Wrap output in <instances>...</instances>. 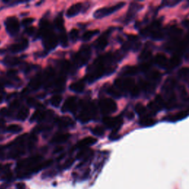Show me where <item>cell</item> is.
Instances as JSON below:
<instances>
[{
  "mask_svg": "<svg viewBox=\"0 0 189 189\" xmlns=\"http://www.w3.org/2000/svg\"><path fill=\"white\" fill-rule=\"evenodd\" d=\"M16 188L17 189H25V186L23 183H19L16 185Z\"/></svg>",
  "mask_w": 189,
  "mask_h": 189,
  "instance_id": "b9f144b4",
  "label": "cell"
},
{
  "mask_svg": "<svg viewBox=\"0 0 189 189\" xmlns=\"http://www.w3.org/2000/svg\"><path fill=\"white\" fill-rule=\"evenodd\" d=\"M61 101H62L61 96L58 95V94H56V95L52 96V98H51L50 103L54 107H59V105L61 104Z\"/></svg>",
  "mask_w": 189,
  "mask_h": 189,
  "instance_id": "484cf974",
  "label": "cell"
},
{
  "mask_svg": "<svg viewBox=\"0 0 189 189\" xmlns=\"http://www.w3.org/2000/svg\"><path fill=\"white\" fill-rule=\"evenodd\" d=\"M156 120L152 118H149L148 116H143L140 120V124L143 126H151L154 125Z\"/></svg>",
  "mask_w": 189,
  "mask_h": 189,
  "instance_id": "44dd1931",
  "label": "cell"
},
{
  "mask_svg": "<svg viewBox=\"0 0 189 189\" xmlns=\"http://www.w3.org/2000/svg\"><path fill=\"white\" fill-rule=\"evenodd\" d=\"M41 160L40 156H35L20 161L16 166L17 174L20 178H25L28 176L37 173L51 163V161L41 162Z\"/></svg>",
  "mask_w": 189,
  "mask_h": 189,
  "instance_id": "6da1fadb",
  "label": "cell"
},
{
  "mask_svg": "<svg viewBox=\"0 0 189 189\" xmlns=\"http://www.w3.org/2000/svg\"><path fill=\"white\" fill-rule=\"evenodd\" d=\"M79 33L77 29H73L70 31V33H69V37H70L71 40L73 41H75L77 40V39H78L79 36Z\"/></svg>",
  "mask_w": 189,
  "mask_h": 189,
  "instance_id": "e575fe53",
  "label": "cell"
},
{
  "mask_svg": "<svg viewBox=\"0 0 189 189\" xmlns=\"http://www.w3.org/2000/svg\"><path fill=\"white\" fill-rule=\"evenodd\" d=\"M72 121L70 120H69V118H64L63 119H61V120L58 121V125L60 126H61V127H67L70 124V123Z\"/></svg>",
  "mask_w": 189,
  "mask_h": 189,
  "instance_id": "d590c367",
  "label": "cell"
},
{
  "mask_svg": "<svg viewBox=\"0 0 189 189\" xmlns=\"http://www.w3.org/2000/svg\"><path fill=\"white\" fill-rule=\"evenodd\" d=\"M135 111L139 115L144 116L145 111H146V109H145V107H143L141 103H137V104L135 106Z\"/></svg>",
  "mask_w": 189,
  "mask_h": 189,
  "instance_id": "4dcf8cb0",
  "label": "cell"
},
{
  "mask_svg": "<svg viewBox=\"0 0 189 189\" xmlns=\"http://www.w3.org/2000/svg\"><path fill=\"white\" fill-rule=\"evenodd\" d=\"M149 78L152 81H158L160 80V78H161V74L159 73L158 71H152L150 73H149Z\"/></svg>",
  "mask_w": 189,
  "mask_h": 189,
  "instance_id": "f1b7e54d",
  "label": "cell"
},
{
  "mask_svg": "<svg viewBox=\"0 0 189 189\" xmlns=\"http://www.w3.org/2000/svg\"><path fill=\"white\" fill-rule=\"evenodd\" d=\"M95 107L92 105L83 106L82 111L80 115V119L82 122H87L95 114Z\"/></svg>",
  "mask_w": 189,
  "mask_h": 189,
  "instance_id": "9c48e42d",
  "label": "cell"
},
{
  "mask_svg": "<svg viewBox=\"0 0 189 189\" xmlns=\"http://www.w3.org/2000/svg\"><path fill=\"white\" fill-rule=\"evenodd\" d=\"M138 71V68L134 67V66H127L124 67L122 70V74L126 76H132L135 75Z\"/></svg>",
  "mask_w": 189,
  "mask_h": 189,
  "instance_id": "d6986e66",
  "label": "cell"
},
{
  "mask_svg": "<svg viewBox=\"0 0 189 189\" xmlns=\"http://www.w3.org/2000/svg\"><path fill=\"white\" fill-rule=\"evenodd\" d=\"M92 133L96 136H102L104 135V128L101 126H97L92 130Z\"/></svg>",
  "mask_w": 189,
  "mask_h": 189,
  "instance_id": "1f68e13d",
  "label": "cell"
},
{
  "mask_svg": "<svg viewBox=\"0 0 189 189\" xmlns=\"http://www.w3.org/2000/svg\"><path fill=\"white\" fill-rule=\"evenodd\" d=\"M149 68H150V64H147V63H144L140 66L139 69H140V70H141L143 72H146V71H149Z\"/></svg>",
  "mask_w": 189,
  "mask_h": 189,
  "instance_id": "74e56055",
  "label": "cell"
},
{
  "mask_svg": "<svg viewBox=\"0 0 189 189\" xmlns=\"http://www.w3.org/2000/svg\"><path fill=\"white\" fill-rule=\"evenodd\" d=\"M43 37L44 39V45L48 50H52L58 44V39L56 36L55 35L53 32L50 31V33H47Z\"/></svg>",
  "mask_w": 189,
  "mask_h": 189,
  "instance_id": "ba28073f",
  "label": "cell"
},
{
  "mask_svg": "<svg viewBox=\"0 0 189 189\" xmlns=\"http://www.w3.org/2000/svg\"><path fill=\"white\" fill-rule=\"evenodd\" d=\"M125 5L124 2H120L118 4H117L116 5H114V6H111V7H102V8L98 9L94 12V17L96 19H101L103 18V17L109 16L113 13H115V11L120 10L121 7H124V5Z\"/></svg>",
  "mask_w": 189,
  "mask_h": 189,
  "instance_id": "277c9868",
  "label": "cell"
},
{
  "mask_svg": "<svg viewBox=\"0 0 189 189\" xmlns=\"http://www.w3.org/2000/svg\"><path fill=\"white\" fill-rule=\"evenodd\" d=\"M108 92L111 94V95L114 96V97L118 98V97H120V92H119L118 90L116 87H115H115L109 88Z\"/></svg>",
  "mask_w": 189,
  "mask_h": 189,
  "instance_id": "8d00e7d4",
  "label": "cell"
},
{
  "mask_svg": "<svg viewBox=\"0 0 189 189\" xmlns=\"http://www.w3.org/2000/svg\"><path fill=\"white\" fill-rule=\"evenodd\" d=\"M0 189H5V188H0Z\"/></svg>",
  "mask_w": 189,
  "mask_h": 189,
  "instance_id": "ee69618b",
  "label": "cell"
},
{
  "mask_svg": "<svg viewBox=\"0 0 189 189\" xmlns=\"http://www.w3.org/2000/svg\"><path fill=\"white\" fill-rule=\"evenodd\" d=\"M107 44H108V36L105 33L98 38L96 41L95 47L97 50H103L107 46Z\"/></svg>",
  "mask_w": 189,
  "mask_h": 189,
  "instance_id": "4fadbf2b",
  "label": "cell"
},
{
  "mask_svg": "<svg viewBox=\"0 0 189 189\" xmlns=\"http://www.w3.org/2000/svg\"><path fill=\"white\" fill-rule=\"evenodd\" d=\"M34 30H35V28L33 27H30L26 29V33L27 34H29V35H32L34 33Z\"/></svg>",
  "mask_w": 189,
  "mask_h": 189,
  "instance_id": "60d3db41",
  "label": "cell"
},
{
  "mask_svg": "<svg viewBox=\"0 0 189 189\" xmlns=\"http://www.w3.org/2000/svg\"><path fill=\"white\" fill-rule=\"evenodd\" d=\"M84 82L82 81H76V82L73 83L70 86H69V88L72 91L75 92H81L84 90Z\"/></svg>",
  "mask_w": 189,
  "mask_h": 189,
  "instance_id": "e0dca14e",
  "label": "cell"
},
{
  "mask_svg": "<svg viewBox=\"0 0 189 189\" xmlns=\"http://www.w3.org/2000/svg\"><path fill=\"white\" fill-rule=\"evenodd\" d=\"M18 63H19V60H17V58H9L8 64L14 65V64H16Z\"/></svg>",
  "mask_w": 189,
  "mask_h": 189,
  "instance_id": "ab89813d",
  "label": "cell"
},
{
  "mask_svg": "<svg viewBox=\"0 0 189 189\" xmlns=\"http://www.w3.org/2000/svg\"><path fill=\"white\" fill-rule=\"evenodd\" d=\"M41 84V79L40 77H36V78L33 79L31 82V84H30L31 88L35 90H38V89L40 87Z\"/></svg>",
  "mask_w": 189,
  "mask_h": 189,
  "instance_id": "4316f807",
  "label": "cell"
},
{
  "mask_svg": "<svg viewBox=\"0 0 189 189\" xmlns=\"http://www.w3.org/2000/svg\"><path fill=\"white\" fill-rule=\"evenodd\" d=\"M154 64H157V65L160 66L161 67H167L168 65V61L167 58L165 55L161 54V53H158L157 54L154 58Z\"/></svg>",
  "mask_w": 189,
  "mask_h": 189,
  "instance_id": "7c38bea8",
  "label": "cell"
},
{
  "mask_svg": "<svg viewBox=\"0 0 189 189\" xmlns=\"http://www.w3.org/2000/svg\"><path fill=\"white\" fill-rule=\"evenodd\" d=\"M178 75L180 78L186 81H189V68L185 67L179 69Z\"/></svg>",
  "mask_w": 189,
  "mask_h": 189,
  "instance_id": "603a6c76",
  "label": "cell"
},
{
  "mask_svg": "<svg viewBox=\"0 0 189 189\" xmlns=\"http://www.w3.org/2000/svg\"><path fill=\"white\" fill-rule=\"evenodd\" d=\"M115 87L118 90H123V91L131 92V90L134 88L135 81L131 77H126L124 78H118L115 81Z\"/></svg>",
  "mask_w": 189,
  "mask_h": 189,
  "instance_id": "5b68a950",
  "label": "cell"
},
{
  "mask_svg": "<svg viewBox=\"0 0 189 189\" xmlns=\"http://www.w3.org/2000/svg\"><path fill=\"white\" fill-rule=\"evenodd\" d=\"M98 33H99L98 30H92V31H86V33H84V35L82 36V40L84 41H87L90 40L92 38H93L94 36L97 35Z\"/></svg>",
  "mask_w": 189,
  "mask_h": 189,
  "instance_id": "7402d4cb",
  "label": "cell"
},
{
  "mask_svg": "<svg viewBox=\"0 0 189 189\" xmlns=\"http://www.w3.org/2000/svg\"><path fill=\"white\" fill-rule=\"evenodd\" d=\"M110 55H107L104 56H101L95 61H94L93 64L92 65L91 69L88 75V80L90 81H94L96 79L100 78L103 76L105 73L109 71V69L106 67V64L107 61H109L110 58Z\"/></svg>",
  "mask_w": 189,
  "mask_h": 189,
  "instance_id": "7a4b0ae2",
  "label": "cell"
},
{
  "mask_svg": "<svg viewBox=\"0 0 189 189\" xmlns=\"http://www.w3.org/2000/svg\"><path fill=\"white\" fill-rule=\"evenodd\" d=\"M77 101L76 98L70 97L67 98V101L64 102L62 110L64 111H69V112L74 113L77 110Z\"/></svg>",
  "mask_w": 189,
  "mask_h": 189,
  "instance_id": "30bf717a",
  "label": "cell"
},
{
  "mask_svg": "<svg viewBox=\"0 0 189 189\" xmlns=\"http://www.w3.org/2000/svg\"><path fill=\"white\" fill-rule=\"evenodd\" d=\"M99 107L101 111L104 115L111 114L117 110L116 103L109 98L101 100L99 103Z\"/></svg>",
  "mask_w": 189,
  "mask_h": 189,
  "instance_id": "8992f818",
  "label": "cell"
},
{
  "mask_svg": "<svg viewBox=\"0 0 189 189\" xmlns=\"http://www.w3.org/2000/svg\"><path fill=\"white\" fill-rule=\"evenodd\" d=\"M34 22V19L32 18H26L22 20V24H23V25H29V24H31L32 22Z\"/></svg>",
  "mask_w": 189,
  "mask_h": 189,
  "instance_id": "f35d334b",
  "label": "cell"
},
{
  "mask_svg": "<svg viewBox=\"0 0 189 189\" xmlns=\"http://www.w3.org/2000/svg\"><path fill=\"white\" fill-rule=\"evenodd\" d=\"M180 63H181V60L179 56H174L169 60V62H168V65L166 68H169V69H174V68H176L177 66H179V64H180Z\"/></svg>",
  "mask_w": 189,
  "mask_h": 189,
  "instance_id": "ffe728a7",
  "label": "cell"
},
{
  "mask_svg": "<svg viewBox=\"0 0 189 189\" xmlns=\"http://www.w3.org/2000/svg\"><path fill=\"white\" fill-rule=\"evenodd\" d=\"M187 115H188V112H186V111H181V112L177 113V114L172 115V116H170L169 120H170V121H177V120L185 118Z\"/></svg>",
  "mask_w": 189,
  "mask_h": 189,
  "instance_id": "d4e9b609",
  "label": "cell"
},
{
  "mask_svg": "<svg viewBox=\"0 0 189 189\" xmlns=\"http://www.w3.org/2000/svg\"><path fill=\"white\" fill-rule=\"evenodd\" d=\"M5 27L8 33L15 35L19 31V22L16 17H10L5 21Z\"/></svg>",
  "mask_w": 189,
  "mask_h": 189,
  "instance_id": "52a82bcc",
  "label": "cell"
},
{
  "mask_svg": "<svg viewBox=\"0 0 189 189\" xmlns=\"http://www.w3.org/2000/svg\"><path fill=\"white\" fill-rule=\"evenodd\" d=\"M28 41L27 39H23L20 43L19 44H13L10 47V50L14 52H18L20 51L24 50V49H26V47H27Z\"/></svg>",
  "mask_w": 189,
  "mask_h": 189,
  "instance_id": "9a60e30c",
  "label": "cell"
},
{
  "mask_svg": "<svg viewBox=\"0 0 189 189\" xmlns=\"http://www.w3.org/2000/svg\"><path fill=\"white\" fill-rule=\"evenodd\" d=\"M151 56H152V52H151V51L145 50L141 52V55H140L139 58L141 60H147L151 57Z\"/></svg>",
  "mask_w": 189,
  "mask_h": 189,
  "instance_id": "d6a6232c",
  "label": "cell"
},
{
  "mask_svg": "<svg viewBox=\"0 0 189 189\" xmlns=\"http://www.w3.org/2000/svg\"><path fill=\"white\" fill-rule=\"evenodd\" d=\"M97 140L93 137H87L86 138L82 139L81 141L78 142V146L79 148H84V147L90 146L92 144H94L96 143Z\"/></svg>",
  "mask_w": 189,
  "mask_h": 189,
  "instance_id": "2e32d148",
  "label": "cell"
},
{
  "mask_svg": "<svg viewBox=\"0 0 189 189\" xmlns=\"http://www.w3.org/2000/svg\"><path fill=\"white\" fill-rule=\"evenodd\" d=\"M55 25L59 31H64V19L61 16H58L55 20Z\"/></svg>",
  "mask_w": 189,
  "mask_h": 189,
  "instance_id": "83f0119b",
  "label": "cell"
},
{
  "mask_svg": "<svg viewBox=\"0 0 189 189\" xmlns=\"http://www.w3.org/2000/svg\"><path fill=\"white\" fill-rule=\"evenodd\" d=\"M103 123L109 128H115L120 126L122 124V119L120 118H109L103 119Z\"/></svg>",
  "mask_w": 189,
  "mask_h": 189,
  "instance_id": "8fae6325",
  "label": "cell"
},
{
  "mask_svg": "<svg viewBox=\"0 0 189 189\" xmlns=\"http://www.w3.org/2000/svg\"><path fill=\"white\" fill-rule=\"evenodd\" d=\"M69 137V134L64 133V134H58V135H55L53 138L52 139V142L54 143H61L67 141Z\"/></svg>",
  "mask_w": 189,
  "mask_h": 189,
  "instance_id": "ac0fdd59",
  "label": "cell"
},
{
  "mask_svg": "<svg viewBox=\"0 0 189 189\" xmlns=\"http://www.w3.org/2000/svg\"><path fill=\"white\" fill-rule=\"evenodd\" d=\"M22 127L17 124H11L7 127V131L11 132V133H19L22 131Z\"/></svg>",
  "mask_w": 189,
  "mask_h": 189,
  "instance_id": "f546056e",
  "label": "cell"
},
{
  "mask_svg": "<svg viewBox=\"0 0 189 189\" xmlns=\"http://www.w3.org/2000/svg\"><path fill=\"white\" fill-rule=\"evenodd\" d=\"M81 7H82V4L81 3H77L72 5L67 11V16L71 18V17L76 16L80 12Z\"/></svg>",
  "mask_w": 189,
  "mask_h": 189,
  "instance_id": "5bb4252c",
  "label": "cell"
},
{
  "mask_svg": "<svg viewBox=\"0 0 189 189\" xmlns=\"http://www.w3.org/2000/svg\"><path fill=\"white\" fill-rule=\"evenodd\" d=\"M91 56V50L89 46H83L79 52L75 56L74 61L77 65L83 66L87 63Z\"/></svg>",
  "mask_w": 189,
  "mask_h": 189,
  "instance_id": "3957f363",
  "label": "cell"
},
{
  "mask_svg": "<svg viewBox=\"0 0 189 189\" xmlns=\"http://www.w3.org/2000/svg\"><path fill=\"white\" fill-rule=\"evenodd\" d=\"M60 41H61V44L63 45L64 47H67L68 44V37L67 36V34L64 31L62 32L61 33V36H60Z\"/></svg>",
  "mask_w": 189,
  "mask_h": 189,
  "instance_id": "836d02e7",
  "label": "cell"
},
{
  "mask_svg": "<svg viewBox=\"0 0 189 189\" xmlns=\"http://www.w3.org/2000/svg\"><path fill=\"white\" fill-rule=\"evenodd\" d=\"M4 124V120H0V126H2Z\"/></svg>",
  "mask_w": 189,
  "mask_h": 189,
  "instance_id": "7bdbcfd3",
  "label": "cell"
},
{
  "mask_svg": "<svg viewBox=\"0 0 189 189\" xmlns=\"http://www.w3.org/2000/svg\"><path fill=\"white\" fill-rule=\"evenodd\" d=\"M29 115V109L26 107H23L17 115V119L20 120H24Z\"/></svg>",
  "mask_w": 189,
  "mask_h": 189,
  "instance_id": "cb8c5ba5",
  "label": "cell"
}]
</instances>
